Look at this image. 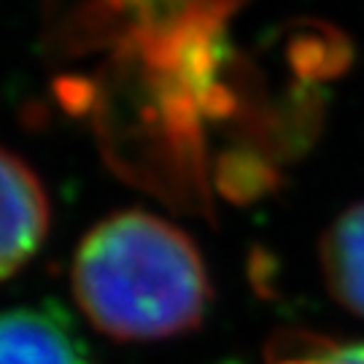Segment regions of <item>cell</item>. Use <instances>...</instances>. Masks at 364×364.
Segmentation results:
<instances>
[{
    "instance_id": "6da1fadb",
    "label": "cell",
    "mask_w": 364,
    "mask_h": 364,
    "mask_svg": "<svg viewBox=\"0 0 364 364\" xmlns=\"http://www.w3.org/2000/svg\"><path fill=\"white\" fill-rule=\"evenodd\" d=\"M70 287L97 332L130 343L192 332L213 299L195 240L141 208L111 213L84 235Z\"/></svg>"
},
{
    "instance_id": "7a4b0ae2",
    "label": "cell",
    "mask_w": 364,
    "mask_h": 364,
    "mask_svg": "<svg viewBox=\"0 0 364 364\" xmlns=\"http://www.w3.org/2000/svg\"><path fill=\"white\" fill-rule=\"evenodd\" d=\"M52 205L38 173L0 146V281L16 275L41 251Z\"/></svg>"
},
{
    "instance_id": "3957f363",
    "label": "cell",
    "mask_w": 364,
    "mask_h": 364,
    "mask_svg": "<svg viewBox=\"0 0 364 364\" xmlns=\"http://www.w3.org/2000/svg\"><path fill=\"white\" fill-rule=\"evenodd\" d=\"M0 364H92L87 340L60 302L0 311Z\"/></svg>"
},
{
    "instance_id": "277c9868",
    "label": "cell",
    "mask_w": 364,
    "mask_h": 364,
    "mask_svg": "<svg viewBox=\"0 0 364 364\" xmlns=\"http://www.w3.org/2000/svg\"><path fill=\"white\" fill-rule=\"evenodd\" d=\"M318 259L329 294L364 318V203L346 208L326 227Z\"/></svg>"
},
{
    "instance_id": "5b68a950",
    "label": "cell",
    "mask_w": 364,
    "mask_h": 364,
    "mask_svg": "<svg viewBox=\"0 0 364 364\" xmlns=\"http://www.w3.org/2000/svg\"><path fill=\"white\" fill-rule=\"evenodd\" d=\"M275 364H364V343H348V346H324L318 351L289 356Z\"/></svg>"
}]
</instances>
